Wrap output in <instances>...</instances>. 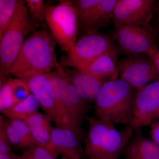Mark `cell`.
<instances>
[{
	"label": "cell",
	"mask_w": 159,
	"mask_h": 159,
	"mask_svg": "<svg viewBox=\"0 0 159 159\" xmlns=\"http://www.w3.org/2000/svg\"><path fill=\"white\" fill-rule=\"evenodd\" d=\"M56 43L47 30L33 31L25 40L9 74L21 79L51 73L59 65L55 53Z\"/></svg>",
	"instance_id": "cell-1"
},
{
	"label": "cell",
	"mask_w": 159,
	"mask_h": 159,
	"mask_svg": "<svg viewBox=\"0 0 159 159\" xmlns=\"http://www.w3.org/2000/svg\"><path fill=\"white\" fill-rule=\"evenodd\" d=\"M136 89L123 80L104 83L95 101L97 119L114 125L130 124Z\"/></svg>",
	"instance_id": "cell-2"
},
{
	"label": "cell",
	"mask_w": 159,
	"mask_h": 159,
	"mask_svg": "<svg viewBox=\"0 0 159 159\" xmlns=\"http://www.w3.org/2000/svg\"><path fill=\"white\" fill-rule=\"evenodd\" d=\"M88 124L84 148L87 159H119L135 131L130 125L118 130L113 124L93 117L88 118Z\"/></svg>",
	"instance_id": "cell-3"
},
{
	"label": "cell",
	"mask_w": 159,
	"mask_h": 159,
	"mask_svg": "<svg viewBox=\"0 0 159 159\" xmlns=\"http://www.w3.org/2000/svg\"><path fill=\"white\" fill-rule=\"evenodd\" d=\"M49 81L60 111L68 125L83 135L80 125L88 111V103L80 96L60 63L49 74Z\"/></svg>",
	"instance_id": "cell-4"
},
{
	"label": "cell",
	"mask_w": 159,
	"mask_h": 159,
	"mask_svg": "<svg viewBox=\"0 0 159 159\" xmlns=\"http://www.w3.org/2000/svg\"><path fill=\"white\" fill-rule=\"evenodd\" d=\"M37 25L29 16L25 3L0 38V83L9 77V71L19 54L28 34L35 31Z\"/></svg>",
	"instance_id": "cell-5"
},
{
	"label": "cell",
	"mask_w": 159,
	"mask_h": 159,
	"mask_svg": "<svg viewBox=\"0 0 159 159\" xmlns=\"http://www.w3.org/2000/svg\"><path fill=\"white\" fill-rule=\"evenodd\" d=\"M45 21L51 35L63 51L67 52L76 42L79 22L72 1H62L47 6Z\"/></svg>",
	"instance_id": "cell-6"
},
{
	"label": "cell",
	"mask_w": 159,
	"mask_h": 159,
	"mask_svg": "<svg viewBox=\"0 0 159 159\" xmlns=\"http://www.w3.org/2000/svg\"><path fill=\"white\" fill-rule=\"evenodd\" d=\"M117 49L111 38L107 34L99 31L86 33L67 52L65 59L60 64L80 68L100 55Z\"/></svg>",
	"instance_id": "cell-7"
},
{
	"label": "cell",
	"mask_w": 159,
	"mask_h": 159,
	"mask_svg": "<svg viewBox=\"0 0 159 159\" xmlns=\"http://www.w3.org/2000/svg\"><path fill=\"white\" fill-rule=\"evenodd\" d=\"M113 37L119 51L128 57L140 54L148 56L158 48L155 34L149 24L116 26Z\"/></svg>",
	"instance_id": "cell-8"
},
{
	"label": "cell",
	"mask_w": 159,
	"mask_h": 159,
	"mask_svg": "<svg viewBox=\"0 0 159 159\" xmlns=\"http://www.w3.org/2000/svg\"><path fill=\"white\" fill-rule=\"evenodd\" d=\"M78 13L80 27L86 33L99 31L113 20L117 0L72 1Z\"/></svg>",
	"instance_id": "cell-9"
},
{
	"label": "cell",
	"mask_w": 159,
	"mask_h": 159,
	"mask_svg": "<svg viewBox=\"0 0 159 159\" xmlns=\"http://www.w3.org/2000/svg\"><path fill=\"white\" fill-rule=\"evenodd\" d=\"M120 79L136 89L159 80L155 66L147 55L140 54L117 61Z\"/></svg>",
	"instance_id": "cell-10"
},
{
	"label": "cell",
	"mask_w": 159,
	"mask_h": 159,
	"mask_svg": "<svg viewBox=\"0 0 159 159\" xmlns=\"http://www.w3.org/2000/svg\"><path fill=\"white\" fill-rule=\"evenodd\" d=\"M155 2L153 0H117L113 11L115 26L148 25Z\"/></svg>",
	"instance_id": "cell-11"
},
{
	"label": "cell",
	"mask_w": 159,
	"mask_h": 159,
	"mask_svg": "<svg viewBox=\"0 0 159 159\" xmlns=\"http://www.w3.org/2000/svg\"><path fill=\"white\" fill-rule=\"evenodd\" d=\"M49 74L20 80L25 83L31 93L38 100L43 111L51 118L56 125L70 127L61 113L57 100L51 88Z\"/></svg>",
	"instance_id": "cell-12"
},
{
	"label": "cell",
	"mask_w": 159,
	"mask_h": 159,
	"mask_svg": "<svg viewBox=\"0 0 159 159\" xmlns=\"http://www.w3.org/2000/svg\"><path fill=\"white\" fill-rule=\"evenodd\" d=\"M159 109V80L137 89L130 124L135 129L149 125Z\"/></svg>",
	"instance_id": "cell-13"
},
{
	"label": "cell",
	"mask_w": 159,
	"mask_h": 159,
	"mask_svg": "<svg viewBox=\"0 0 159 159\" xmlns=\"http://www.w3.org/2000/svg\"><path fill=\"white\" fill-rule=\"evenodd\" d=\"M83 136L73 129L63 125L53 127L51 146L58 155L69 159H81L80 140Z\"/></svg>",
	"instance_id": "cell-14"
},
{
	"label": "cell",
	"mask_w": 159,
	"mask_h": 159,
	"mask_svg": "<svg viewBox=\"0 0 159 159\" xmlns=\"http://www.w3.org/2000/svg\"><path fill=\"white\" fill-rule=\"evenodd\" d=\"M120 52L119 49L109 51L87 65L77 69L93 75L103 83L116 80L119 79L117 58Z\"/></svg>",
	"instance_id": "cell-15"
},
{
	"label": "cell",
	"mask_w": 159,
	"mask_h": 159,
	"mask_svg": "<svg viewBox=\"0 0 159 159\" xmlns=\"http://www.w3.org/2000/svg\"><path fill=\"white\" fill-rule=\"evenodd\" d=\"M123 154L125 159H159V147L143 135L141 128L137 129Z\"/></svg>",
	"instance_id": "cell-16"
},
{
	"label": "cell",
	"mask_w": 159,
	"mask_h": 159,
	"mask_svg": "<svg viewBox=\"0 0 159 159\" xmlns=\"http://www.w3.org/2000/svg\"><path fill=\"white\" fill-rule=\"evenodd\" d=\"M65 71L83 99L88 104L95 102L104 83L93 75L79 69Z\"/></svg>",
	"instance_id": "cell-17"
},
{
	"label": "cell",
	"mask_w": 159,
	"mask_h": 159,
	"mask_svg": "<svg viewBox=\"0 0 159 159\" xmlns=\"http://www.w3.org/2000/svg\"><path fill=\"white\" fill-rule=\"evenodd\" d=\"M24 121L29 126L32 138L37 145L52 148L51 139L54 127L48 115L37 111Z\"/></svg>",
	"instance_id": "cell-18"
},
{
	"label": "cell",
	"mask_w": 159,
	"mask_h": 159,
	"mask_svg": "<svg viewBox=\"0 0 159 159\" xmlns=\"http://www.w3.org/2000/svg\"><path fill=\"white\" fill-rule=\"evenodd\" d=\"M5 123L11 146L24 150L37 145L32 138L29 126L24 120L5 118Z\"/></svg>",
	"instance_id": "cell-19"
},
{
	"label": "cell",
	"mask_w": 159,
	"mask_h": 159,
	"mask_svg": "<svg viewBox=\"0 0 159 159\" xmlns=\"http://www.w3.org/2000/svg\"><path fill=\"white\" fill-rule=\"evenodd\" d=\"M39 106L37 98L31 94L25 100L15 104L2 113L7 119L25 120L38 111Z\"/></svg>",
	"instance_id": "cell-20"
},
{
	"label": "cell",
	"mask_w": 159,
	"mask_h": 159,
	"mask_svg": "<svg viewBox=\"0 0 159 159\" xmlns=\"http://www.w3.org/2000/svg\"><path fill=\"white\" fill-rule=\"evenodd\" d=\"M24 3L21 0H0V38Z\"/></svg>",
	"instance_id": "cell-21"
},
{
	"label": "cell",
	"mask_w": 159,
	"mask_h": 159,
	"mask_svg": "<svg viewBox=\"0 0 159 159\" xmlns=\"http://www.w3.org/2000/svg\"><path fill=\"white\" fill-rule=\"evenodd\" d=\"M58 154L52 148L36 145L23 151L20 159H57Z\"/></svg>",
	"instance_id": "cell-22"
},
{
	"label": "cell",
	"mask_w": 159,
	"mask_h": 159,
	"mask_svg": "<svg viewBox=\"0 0 159 159\" xmlns=\"http://www.w3.org/2000/svg\"><path fill=\"white\" fill-rule=\"evenodd\" d=\"M26 6L29 9L31 19L36 25L45 20L47 6L43 0H27Z\"/></svg>",
	"instance_id": "cell-23"
},
{
	"label": "cell",
	"mask_w": 159,
	"mask_h": 159,
	"mask_svg": "<svg viewBox=\"0 0 159 159\" xmlns=\"http://www.w3.org/2000/svg\"><path fill=\"white\" fill-rule=\"evenodd\" d=\"M11 79L9 77L0 88V111L2 113L14 105L12 95Z\"/></svg>",
	"instance_id": "cell-24"
},
{
	"label": "cell",
	"mask_w": 159,
	"mask_h": 159,
	"mask_svg": "<svg viewBox=\"0 0 159 159\" xmlns=\"http://www.w3.org/2000/svg\"><path fill=\"white\" fill-rule=\"evenodd\" d=\"M11 85L14 105L25 100L31 94L25 83L21 80L12 78Z\"/></svg>",
	"instance_id": "cell-25"
},
{
	"label": "cell",
	"mask_w": 159,
	"mask_h": 159,
	"mask_svg": "<svg viewBox=\"0 0 159 159\" xmlns=\"http://www.w3.org/2000/svg\"><path fill=\"white\" fill-rule=\"evenodd\" d=\"M5 118L0 116V155L11 153V145L6 132L5 123Z\"/></svg>",
	"instance_id": "cell-26"
},
{
	"label": "cell",
	"mask_w": 159,
	"mask_h": 159,
	"mask_svg": "<svg viewBox=\"0 0 159 159\" xmlns=\"http://www.w3.org/2000/svg\"><path fill=\"white\" fill-rule=\"evenodd\" d=\"M149 125L151 139L159 147V120L152 122Z\"/></svg>",
	"instance_id": "cell-27"
},
{
	"label": "cell",
	"mask_w": 159,
	"mask_h": 159,
	"mask_svg": "<svg viewBox=\"0 0 159 159\" xmlns=\"http://www.w3.org/2000/svg\"><path fill=\"white\" fill-rule=\"evenodd\" d=\"M151 60L159 74V48L157 49L153 53L148 56Z\"/></svg>",
	"instance_id": "cell-28"
},
{
	"label": "cell",
	"mask_w": 159,
	"mask_h": 159,
	"mask_svg": "<svg viewBox=\"0 0 159 159\" xmlns=\"http://www.w3.org/2000/svg\"><path fill=\"white\" fill-rule=\"evenodd\" d=\"M0 159H20V158L19 155L11 152L7 154L0 155Z\"/></svg>",
	"instance_id": "cell-29"
},
{
	"label": "cell",
	"mask_w": 159,
	"mask_h": 159,
	"mask_svg": "<svg viewBox=\"0 0 159 159\" xmlns=\"http://www.w3.org/2000/svg\"><path fill=\"white\" fill-rule=\"evenodd\" d=\"M157 120H159V109L154 114L152 119V123L154 121H157Z\"/></svg>",
	"instance_id": "cell-30"
},
{
	"label": "cell",
	"mask_w": 159,
	"mask_h": 159,
	"mask_svg": "<svg viewBox=\"0 0 159 159\" xmlns=\"http://www.w3.org/2000/svg\"><path fill=\"white\" fill-rule=\"evenodd\" d=\"M158 20L159 22V2L158 4Z\"/></svg>",
	"instance_id": "cell-31"
},
{
	"label": "cell",
	"mask_w": 159,
	"mask_h": 159,
	"mask_svg": "<svg viewBox=\"0 0 159 159\" xmlns=\"http://www.w3.org/2000/svg\"><path fill=\"white\" fill-rule=\"evenodd\" d=\"M67 158L65 157H62V158H61L60 159H67Z\"/></svg>",
	"instance_id": "cell-32"
},
{
	"label": "cell",
	"mask_w": 159,
	"mask_h": 159,
	"mask_svg": "<svg viewBox=\"0 0 159 159\" xmlns=\"http://www.w3.org/2000/svg\"><path fill=\"white\" fill-rule=\"evenodd\" d=\"M67 159H69L68 158Z\"/></svg>",
	"instance_id": "cell-33"
}]
</instances>
